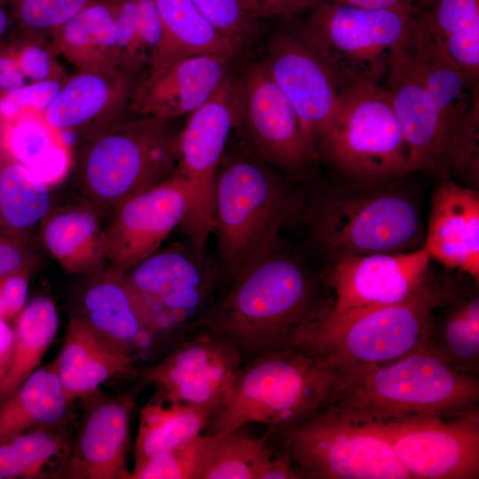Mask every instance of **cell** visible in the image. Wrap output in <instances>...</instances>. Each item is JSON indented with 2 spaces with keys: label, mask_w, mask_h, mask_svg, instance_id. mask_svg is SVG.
I'll use <instances>...</instances> for the list:
<instances>
[{
  "label": "cell",
  "mask_w": 479,
  "mask_h": 479,
  "mask_svg": "<svg viewBox=\"0 0 479 479\" xmlns=\"http://www.w3.org/2000/svg\"><path fill=\"white\" fill-rule=\"evenodd\" d=\"M325 303L317 278L278 246L231 282L196 325L232 344L243 359L292 345L318 319Z\"/></svg>",
  "instance_id": "1"
},
{
  "label": "cell",
  "mask_w": 479,
  "mask_h": 479,
  "mask_svg": "<svg viewBox=\"0 0 479 479\" xmlns=\"http://www.w3.org/2000/svg\"><path fill=\"white\" fill-rule=\"evenodd\" d=\"M331 367L325 408L355 422L448 419L478 407V375L459 372L424 349L387 363Z\"/></svg>",
  "instance_id": "2"
},
{
  "label": "cell",
  "mask_w": 479,
  "mask_h": 479,
  "mask_svg": "<svg viewBox=\"0 0 479 479\" xmlns=\"http://www.w3.org/2000/svg\"><path fill=\"white\" fill-rule=\"evenodd\" d=\"M245 147V146H244ZM246 147L223 158L216 179L213 234L223 275L233 281L267 257L299 218L305 193Z\"/></svg>",
  "instance_id": "3"
},
{
  "label": "cell",
  "mask_w": 479,
  "mask_h": 479,
  "mask_svg": "<svg viewBox=\"0 0 479 479\" xmlns=\"http://www.w3.org/2000/svg\"><path fill=\"white\" fill-rule=\"evenodd\" d=\"M299 217L332 260L414 250L425 234L416 199L396 179L351 181L305 194Z\"/></svg>",
  "instance_id": "4"
},
{
  "label": "cell",
  "mask_w": 479,
  "mask_h": 479,
  "mask_svg": "<svg viewBox=\"0 0 479 479\" xmlns=\"http://www.w3.org/2000/svg\"><path fill=\"white\" fill-rule=\"evenodd\" d=\"M177 135L165 118H139L81 138L73 163L75 190L101 216L175 174Z\"/></svg>",
  "instance_id": "5"
},
{
  "label": "cell",
  "mask_w": 479,
  "mask_h": 479,
  "mask_svg": "<svg viewBox=\"0 0 479 479\" xmlns=\"http://www.w3.org/2000/svg\"><path fill=\"white\" fill-rule=\"evenodd\" d=\"M332 367L321 355L293 344L256 356L242 366L234 389L214 414L208 434L260 423L283 433L327 403Z\"/></svg>",
  "instance_id": "6"
},
{
  "label": "cell",
  "mask_w": 479,
  "mask_h": 479,
  "mask_svg": "<svg viewBox=\"0 0 479 479\" xmlns=\"http://www.w3.org/2000/svg\"><path fill=\"white\" fill-rule=\"evenodd\" d=\"M419 12L321 1L310 9L299 34L339 92L360 85H382Z\"/></svg>",
  "instance_id": "7"
},
{
  "label": "cell",
  "mask_w": 479,
  "mask_h": 479,
  "mask_svg": "<svg viewBox=\"0 0 479 479\" xmlns=\"http://www.w3.org/2000/svg\"><path fill=\"white\" fill-rule=\"evenodd\" d=\"M457 292L431 279L398 303L365 310L327 324H310L293 341L324 357L331 366L382 364L424 349L435 310Z\"/></svg>",
  "instance_id": "8"
},
{
  "label": "cell",
  "mask_w": 479,
  "mask_h": 479,
  "mask_svg": "<svg viewBox=\"0 0 479 479\" xmlns=\"http://www.w3.org/2000/svg\"><path fill=\"white\" fill-rule=\"evenodd\" d=\"M319 159L351 181L394 180L413 171L408 147L387 90L360 85L339 92L318 145Z\"/></svg>",
  "instance_id": "9"
},
{
  "label": "cell",
  "mask_w": 479,
  "mask_h": 479,
  "mask_svg": "<svg viewBox=\"0 0 479 479\" xmlns=\"http://www.w3.org/2000/svg\"><path fill=\"white\" fill-rule=\"evenodd\" d=\"M281 435L303 478L411 479L384 436L328 409Z\"/></svg>",
  "instance_id": "10"
},
{
  "label": "cell",
  "mask_w": 479,
  "mask_h": 479,
  "mask_svg": "<svg viewBox=\"0 0 479 479\" xmlns=\"http://www.w3.org/2000/svg\"><path fill=\"white\" fill-rule=\"evenodd\" d=\"M244 146L295 181L309 180L319 156L263 61L234 80V125Z\"/></svg>",
  "instance_id": "11"
},
{
  "label": "cell",
  "mask_w": 479,
  "mask_h": 479,
  "mask_svg": "<svg viewBox=\"0 0 479 479\" xmlns=\"http://www.w3.org/2000/svg\"><path fill=\"white\" fill-rule=\"evenodd\" d=\"M234 125V80L228 76L217 91L191 114L176 138L177 164L187 208L179 224L197 260L204 263L214 230L216 179Z\"/></svg>",
  "instance_id": "12"
},
{
  "label": "cell",
  "mask_w": 479,
  "mask_h": 479,
  "mask_svg": "<svg viewBox=\"0 0 479 479\" xmlns=\"http://www.w3.org/2000/svg\"><path fill=\"white\" fill-rule=\"evenodd\" d=\"M123 274L155 340L193 334L213 303L216 275L192 249L157 250Z\"/></svg>",
  "instance_id": "13"
},
{
  "label": "cell",
  "mask_w": 479,
  "mask_h": 479,
  "mask_svg": "<svg viewBox=\"0 0 479 479\" xmlns=\"http://www.w3.org/2000/svg\"><path fill=\"white\" fill-rule=\"evenodd\" d=\"M388 440L411 478H479V408L453 418L363 423Z\"/></svg>",
  "instance_id": "14"
},
{
  "label": "cell",
  "mask_w": 479,
  "mask_h": 479,
  "mask_svg": "<svg viewBox=\"0 0 479 479\" xmlns=\"http://www.w3.org/2000/svg\"><path fill=\"white\" fill-rule=\"evenodd\" d=\"M430 260L421 247L333 259L324 282L334 291V300L311 324H327L365 310L404 301L431 279Z\"/></svg>",
  "instance_id": "15"
},
{
  "label": "cell",
  "mask_w": 479,
  "mask_h": 479,
  "mask_svg": "<svg viewBox=\"0 0 479 479\" xmlns=\"http://www.w3.org/2000/svg\"><path fill=\"white\" fill-rule=\"evenodd\" d=\"M240 352L223 338L198 330L144 375L169 402L204 407L214 414L231 397L242 368Z\"/></svg>",
  "instance_id": "16"
},
{
  "label": "cell",
  "mask_w": 479,
  "mask_h": 479,
  "mask_svg": "<svg viewBox=\"0 0 479 479\" xmlns=\"http://www.w3.org/2000/svg\"><path fill=\"white\" fill-rule=\"evenodd\" d=\"M186 194L176 174L121 204L103 227L107 268L125 273L154 254L185 217Z\"/></svg>",
  "instance_id": "17"
},
{
  "label": "cell",
  "mask_w": 479,
  "mask_h": 479,
  "mask_svg": "<svg viewBox=\"0 0 479 479\" xmlns=\"http://www.w3.org/2000/svg\"><path fill=\"white\" fill-rule=\"evenodd\" d=\"M97 392L73 435L60 478L131 479L126 457L135 391L113 397Z\"/></svg>",
  "instance_id": "18"
},
{
  "label": "cell",
  "mask_w": 479,
  "mask_h": 479,
  "mask_svg": "<svg viewBox=\"0 0 479 479\" xmlns=\"http://www.w3.org/2000/svg\"><path fill=\"white\" fill-rule=\"evenodd\" d=\"M263 62L290 100L318 152L339 99L330 74L299 32L275 35Z\"/></svg>",
  "instance_id": "19"
},
{
  "label": "cell",
  "mask_w": 479,
  "mask_h": 479,
  "mask_svg": "<svg viewBox=\"0 0 479 479\" xmlns=\"http://www.w3.org/2000/svg\"><path fill=\"white\" fill-rule=\"evenodd\" d=\"M382 87L389 94L413 171H437L443 178L447 177L444 130L419 70L409 35Z\"/></svg>",
  "instance_id": "20"
},
{
  "label": "cell",
  "mask_w": 479,
  "mask_h": 479,
  "mask_svg": "<svg viewBox=\"0 0 479 479\" xmlns=\"http://www.w3.org/2000/svg\"><path fill=\"white\" fill-rule=\"evenodd\" d=\"M232 58L218 53L190 55L148 70L135 82L129 110L169 120L192 114L228 78Z\"/></svg>",
  "instance_id": "21"
},
{
  "label": "cell",
  "mask_w": 479,
  "mask_h": 479,
  "mask_svg": "<svg viewBox=\"0 0 479 479\" xmlns=\"http://www.w3.org/2000/svg\"><path fill=\"white\" fill-rule=\"evenodd\" d=\"M135 76L115 67L77 69L43 112L55 128L81 138L122 120Z\"/></svg>",
  "instance_id": "22"
},
{
  "label": "cell",
  "mask_w": 479,
  "mask_h": 479,
  "mask_svg": "<svg viewBox=\"0 0 479 479\" xmlns=\"http://www.w3.org/2000/svg\"><path fill=\"white\" fill-rule=\"evenodd\" d=\"M421 248L446 269L479 278V192L444 177L430 203Z\"/></svg>",
  "instance_id": "23"
},
{
  "label": "cell",
  "mask_w": 479,
  "mask_h": 479,
  "mask_svg": "<svg viewBox=\"0 0 479 479\" xmlns=\"http://www.w3.org/2000/svg\"><path fill=\"white\" fill-rule=\"evenodd\" d=\"M137 359L128 346L74 316L54 363L65 392L74 402L98 391L108 380L130 373Z\"/></svg>",
  "instance_id": "24"
},
{
  "label": "cell",
  "mask_w": 479,
  "mask_h": 479,
  "mask_svg": "<svg viewBox=\"0 0 479 479\" xmlns=\"http://www.w3.org/2000/svg\"><path fill=\"white\" fill-rule=\"evenodd\" d=\"M101 214L80 201L50 209L41 221V240L67 272L91 276L107 268Z\"/></svg>",
  "instance_id": "25"
},
{
  "label": "cell",
  "mask_w": 479,
  "mask_h": 479,
  "mask_svg": "<svg viewBox=\"0 0 479 479\" xmlns=\"http://www.w3.org/2000/svg\"><path fill=\"white\" fill-rule=\"evenodd\" d=\"M89 278L82 294L80 317L135 354L149 348L155 338L124 274L106 268Z\"/></svg>",
  "instance_id": "26"
},
{
  "label": "cell",
  "mask_w": 479,
  "mask_h": 479,
  "mask_svg": "<svg viewBox=\"0 0 479 479\" xmlns=\"http://www.w3.org/2000/svg\"><path fill=\"white\" fill-rule=\"evenodd\" d=\"M0 151L50 188L62 183L73 168L72 151L64 133L42 111L24 112L0 125Z\"/></svg>",
  "instance_id": "27"
},
{
  "label": "cell",
  "mask_w": 479,
  "mask_h": 479,
  "mask_svg": "<svg viewBox=\"0 0 479 479\" xmlns=\"http://www.w3.org/2000/svg\"><path fill=\"white\" fill-rule=\"evenodd\" d=\"M72 403L54 361L37 368L0 401V443L29 430L64 421L68 418Z\"/></svg>",
  "instance_id": "28"
},
{
  "label": "cell",
  "mask_w": 479,
  "mask_h": 479,
  "mask_svg": "<svg viewBox=\"0 0 479 479\" xmlns=\"http://www.w3.org/2000/svg\"><path fill=\"white\" fill-rule=\"evenodd\" d=\"M117 37L114 0H91L53 34L51 43L77 69L116 67Z\"/></svg>",
  "instance_id": "29"
},
{
  "label": "cell",
  "mask_w": 479,
  "mask_h": 479,
  "mask_svg": "<svg viewBox=\"0 0 479 479\" xmlns=\"http://www.w3.org/2000/svg\"><path fill=\"white\" fill-rule=\"evenodd\" d=\"M418 17L445 56L473 86L479 78V0H436Z\"/></svg>",
  "instance_id": "30"
},
{
  "label": "cell",
  "mask_w": 479,
  "mask_h": 479,
  "mask_svg": "<svg viewBox=\"0 0 479 479\" xmlns=\"http://www.w3.org/2000/svg\"><path fill=\"white\" fill-rule=\"evenodd\" d=\"M436 310L428 326L424 349L452 368L467 374L479 372V297H462L458 291Z\"/></svg>",
  "instance_id": "31"
},
{
  "label": "cell",
  "mask_w": 479,
  "mask_h": 479,
  "mask_svg": "<svg viewBox=\"0 0 479 479\" xmlns=\"http://www.w3.org/2000/svg\"><path fill=\"white\" fill-rule=\"evenodd\" d=\"M14 319L12 353L0 387V401L38 368L59 326L54 302L43 295L28 300Z\"/></svg>",
  "instance_id": "32"
},
{
  "label": "cell",
  "mask_w": 479,
  "mask_h": 479,
  "mask_svg": "<svg viewBox=\"0 0 479 479\" xmlns=\"http://www.w3.org/2000/svg\"><path fill=\"white\" fill-rule=\"evenodd\" d=\"M67 419L0 443V479L60 477L73 437Z\"/></svg>",
  "instance_id": "33"
},
{
  "label": "cell",
  "mask_w": 479,
  "mask_h": 479,
  "mask_svg": "<svg viewBox=\"0 0 479 479\" xmlns=\"http://www.w3.org/2000/svg\"><path fill=\"white\" fill-rule=\"evenodd\" d=\"M214 416L207 408L161 397L140 411L134 468L152 457L202 434Z\"/></svg>",
  "instance_id": "34"
},
{
  "label": "cell",
  "mask_w": 479,
  "mask_h": 479,
  "mask_svg": "<svg viewBox=\"0 0 479 479\" xmlns=\"http://www.w3.org/2000/svg\"><path fill=\"white\" fill-rule=\"evenodd\" d=\"M272 456L266 440L245 427L209 434L194 479H263Z\"/></svg>",
  "instance_id": "35"
},
{
  "label": "cell",
  "mask_w": 479,
  "mask_h": 479,
  "mask_svg": "<svg viewBox=\"0 0 479 479\" xmlns=\"http://www.w3.org/2000/svg\"><path fill=\"white\" fill-rule=\"evenodd\" d=\"M155 3L165 36L163 64L196 54L233 57L240 50L210 24L192 0H155Z\"/></svg>",
  "instance_id": "36"
},
{
  "label": "cell",
  "mask_w": 479,
  "mask_h": 479,
  "mask_svg": "<svg viewBox=\"0 0 479 479\" xmlns=\"http://www.w3.org/2000/svg\"><path fill=\"white\" fill-rule=\"evenodd\" d=\"M50 187L0 151V226L29 233L51 209Z\"/></svg>",
  "instance_id": "37"
},
{
  "label": "cell",
  "mask_w": 479,
  "mask_h": 479,
  "mask_svg": "<svg viewBox=\"0 0 479 479\" xmlns=\"http://www.w3.org/2000/svg\"><path fill=\"white\" fill-rule=\"evenodd\" d=\"M91 0H14L10 5L12 29L51 41L53 34Z\"/></svg>",
  "instance_id": "38"
},
{
  "label": "cell",
  "mask_w": 479,
  "mask_h": 479,
  "mask_svg": "<svg viewBox=\"0 0 479 479\" xmlns=\"http://www.w3.org/2000/svg\"><path fill=\"white\" fill-rule=\"evenodd\" d=\"M208 438L202 433L152 457L133 468L131 479H194Z\"/></svg>",
  "instance_id": "39"
},
{
  "label": "cell",
  "mask_w": 479,
  "mask_h": 479,
  "mask_svg": "<svg viewBox=\"0 0 479 479\" xmlns=\"http://www.w3.org/2000/svg\"><path fill=\"white\" fill-rule=\"evenodd\" d=\"M210 24L239 48L253 34L258 16L255 0H192Z\"/></svg>",
  "instance_id": "40"
},
{
  "label": "cell",
  "mask_w": 479,
  "mask_h": 479,
  "mask_svg": "<svg viewBox=\"0 0 479 479\" xmlns=\"http://www.w3.org/2000/svg\"><path fill=\"white\" fill-rule=\"evenodd\" d=\"M19 69L30 82L62 80L69 74L57 59L51 41L22 35L12 28L9 34Z\"/></svg>",
  "instance_id": "41"
},
{
  "label": "cell",
  "mask_w": 479,
  "mask_h": 479,
  "mask_svg": "<svg viewBox=\"0 0 479 479\" xmlns=\"http://www.w3.org/2000/svg\"><path fill=\"white\" fill-rule=\"evenodd\" d=\"M118 37L115 66L136 76L146 64L141 51L137 24L135 0H114Z\"/></svg>",
  "instance_id": "42"
},
{
  "label": "cell",
  "mask_w": 479,
  "mask_h": 479,
  "mask_svg": "<svg viewBox=\"0 0 479 479\" xmlns=\"http://www.w3.org/2000/svg\"><path fill=\"white\" fill-rule=\"evenodd\" d=\"M66 79L30 82L1 94L0 125L27 111L44 112L57 96Z\"/></svg>",
  "instance_id": "43"
},
{
  "label": "cell",
  "mask_w": 479,
  "mask_h": 479,
  "mask_svg": "<svg viewBox=\"0 0 479 479\" xmlns=\"http://www.w3.org/2000/svg\"><path fill=\"white\" fill-rule=\"evenodd\" d=\"M135 3L138 40L148 71L164 63V31L155 0Z\"/></svg>",
  "instance_id": "44"
},
{
  "label": "cell",
  "mask_w": 479,
  "mask_h": 479,
  "mask_svg": "<svg viewBox=\"0 0 479 479\" xmlns=\"http://www.w3.org/2000/svg\"><path fill=\"white\" fill-rule=\"evenodd\" d=\"M32 240L29 233H18L0 226V278L37 267L39 257Z\"/></svg>",
  "instance_id": "45"
},
{
  "label": "cell",
  "mask_w": 479,
  "mask_h": 479,
  "mask_svg": "<svg viewBox=\"0 0 479 479\" xmlns=\"http://www.w3.org/2000/svg\"><path fill=\"white\" fill-rule=\"evenodd\" d=\"M34 271L23 269L0 278L6 318H14L27 302L29 278Z\"/></svg>",
  "instance_id": "46"
},
{
  "label": "cell",
  "mask_w": 479,
  "mask_h": 479,
  "mask_svg": "<svg viewBox=\"0 0 479 479\" xmlns=\"http://www.w3.org/2000/svg\"><path fill=\"white\" fill-rule=\"evenodd\" d=\"M27 83L19 69L15 53L11 43L0 44V95Z\"/></svg>",
  "instance_id": "47"
},
{
  "label": "cell",
  "mask_w": 479,
  "mask_h": 479,
  "mask_svg": "<svg viewBox=\"0 0 479 479\" xmlns=\"http://www.w3.org/2000/svg\"><path fill=\"white\" fill-rule=\"evenodd\" d=\"M319 0H255L260 18L292 16L310 10Z\"/></svg>",
  "instance_id": "48"
},
{
  "label": "cell",
  "mask_w": 479,
  "mask_h": 479,
  "mask_svg": "<svg viewBox=\"0 0 479 479\" xmlns=\"http://www.w3.org/2000/svg\"><path fill=\"white\" fill-rule=\"evenodd\" d=\"M303 478L301 472L296 468L291 457L281 451L272 456L263 475V479H300Z\"/></svg>",
  "instance_id": "49"
},
{
  "label": "cell",
  "mask_w": 479,
  "mask_h": 479,
  "mask_svg": "<svg viewBox=\"0 0 479 479\" xmlns=\"http://www.w3.org/2000/svg\"><path fill=\"white\" fill-rule=\"evenodd\" d=\"M349 4L365 9H405L419 12L415 0H319ZM318 2V3H319Z\"/></svg>",
  "instance_id": "50"
},
{
  "label": "cell",
  "mask_w": 479,
  "mask_h": 479,
  "mask_svg": "<svg viewBox=\"0 0 479 479\" xmlns=\"http://www.w3.org/2000/svg\"><path fill=\"white\" fill-rule=\"evenodd\" d=\"M13 341V328L7 319L0 318V387L6 374Z\"/></svg>",
  "instance_id": "51"
},
{
  "label": "cell",
  "mask_w": 479,
  "mask_h": 479,
  "mask_svg": "<svg viewBox=\"0 0 479 479\" xmlns=\"http://www.w3.org/2000/svg\"><path fill=\"white\" fill-rule=\"evenodd\" d=\"M9 5L4 0H0V43L6 39L12 28V19Z\"/></svg>",
  "instance_id": "52"
},
{
  "label": "cell",
  "mask_w": 479,
  "mask_h": 479,
  "mask_svg": "<svg viewBox=\"0 0 479 479\" xmlns=\"http://www.w3.org/2000/svg\"><path fill=\"white\" fill-rule=\"evenodd\" d=\"M420 9H424L432 4L436 0H415Z\"/></svg>",
  "instance_id": "53"
},
{
  "label": "cell",
  "mask_w": 479,
  "mask_h": 479,
  "mask_svg": "<svg viewBox=\"0 0 479 479\" xmlns=\"http://www.w3.org/2000/svg\"><path fill=\"white\" fill-rule=\"evenodd\" d=\"M0 318H6L4 303L1 294H0Z\"/></svg>",
  "instance_id": "54"
},
{
  "label": "cell",
  "mask_w": 479,
  "mask_h": 479,
  "mask_svg": "<svg viewBox=\"0 0 479 479\" xmlns=\"http://www.w3.org/2000/svg\"><path fill=\"white\" fill-rule=\"evenodd\" d=\"M5 3H7L8 4H10L12 1L14 0H4Z\"/></svg>",
  "instance_id": "55"
}]
</instances>
